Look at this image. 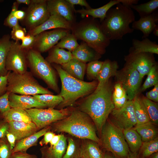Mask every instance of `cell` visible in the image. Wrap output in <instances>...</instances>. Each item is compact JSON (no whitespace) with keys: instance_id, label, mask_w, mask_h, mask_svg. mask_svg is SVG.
<instances>
[{"instance_id":"d590c367","label":"cell","mask_w":158,"mask_h":158,"mask_svg":"<svg viewBox=\"0 0 158 158\" xmlns=\"http://www.w3.org/2000/svg\"><path fill=\"white\" fill-rule=\"evenodd\" d=\"M139 13L140 18L150 15L158 8V0H151L139 5H132L130 6Z\"/></svg>"},{"instance_id":"816d5d0a","label":"cell","mask_w":158,"mask_h":158,"mask_svg":"<svg viewBox=\"0 0 158 158\" xmlns=\"http://www.w3.org/2000/svg\"><path fill=\"white\" fill-rule=\"evenodd\" d=\"M9 129V123L3 119L0 120V139L6 137Z\"/></svg>"},{"instance_id":"e575fe53","label":"cell","mask_w":158,"mask_h":158,"mask_svg":"<svg viewBox=\"0 0 158 158\" xmlns=\"http://www.w3.org/2000/svg\"><path fill=\"white\" fill-rule=\"evenodd\" d=\"M112 99L114 108L116 109L123 107L128 100L126 90L118 83H116L114 86Z\"/></svg>"},{"instance_id":"f6af8a7d","label":"cell","mask_w":158,"mask_h":158,"mask_svg":"<svg viewBox=\"0 0 158 158\" xmlns=\"http://www.w3.org/2000/svg\"><path fill=\"white\" fill-rule=\"evenodd\" d=\"M9 93L10 92L7 91L0 96V113L2 118L11 108L9 100Z\"/></svg>"},{"instance_id":"e0dca14e","label":"cell","mask_w":158,"mask_h":158,"mask_svg":"<svg viewBox=\"0 0 158 158\" xmlns=\"http://www.w3.org/2000/svg\"><path fill=\"white\" fill-rule=\"evenodd\" d=\"M73 24L58 15H51L44 22L28 31L27 33L35 36L41 32L50 29L62 28L71 30Z\"/></svg>"},{"instance_id":"cb8c5ba5","label":"cell","mask_w":158,"mask_h":158,"mask_svg":"<svg viewBox=\"0 0 158 158\" xmlns=\"http://www.w3.org/2000/svg\"><path fill=\"white\" fill-rule=\"evenodd\" d=\"M118 68V63L115 61H112L107 59L103 61L96 79L98 82L97 87H101L111 77L115 76Z\"/></svg>"},{"instance_id":"30bf717a","label":"cell","mask_w":158,"mask_h":158,"mask_svg":"<svg viewBox=\"0 0 158 158\" xmlns=\"http://www.w3.org/2000/svg\"><path fill=\"white\" fill-rule=\"evenodd\" d=\"M25 110L29 115L32 122L39 130L63 119L71 113L68 108L56 110L52 108H33Z\"/></svg>"},{"instance_id":"ac0fdd59","label":"cell","mask_w":158,"mask_h":158,"mask_svg":"<svg viewBox=\"0 0 158 158\" xmlns=\"http://www.w3.org/2000/svg\"><path fill=\"white\" fill-rule=\"evenodd\" d=\"M9 100L11 108L17 107L26 110L33 108L44 109L47 107L45 104L39 102L31 95L10 93Z\"/></svg>"},{"instance_id":"277c9868","label":"cell","mask_w":158,"mask_h":158,"mask_svg":"<svg viewBox=\"0 0 158 158\" xmlns=\"http://www.w3.org/2000/svg\"><path fill=\"white\" fill-rule=\"evenodd\" d=\"M73 24L72 33L77 39L82 40L101 55L104 54L110 41L103 32L100 22L96 18L88 16Z\"/></svg>"},{"instance_id":"91938a15","label":"cell","mask_w":158,"mask_h":158,"mask_svg":"<svg viewBox=\"0 0 158 158\" xmlns=\"http://www.w3.org/2000/svg\"><path fill=\"white\" fill-rule=\"evenodd\" d=\"M16 1L19 5L23 4L28 6L31 2V0H16Z\"/></svg>"},{"instance_id":"74e56055","label":"cell","mask_w":158,"mask_h":158,"mask_svg":"<svg viewBox=\"0 0 158 158\" xmlns=\"http://www.w3.org/2000/svg\"><path fill=\"white\" fill-rule=\"evenodd\" d=\"M141 98L147 111L150 121L154 124H157L158 122V104L144 96Z\"/></svg>"},{"instance_id":"bcb514c9","label":"cell","mask_w":158,"mask_h":158,"mask_svg":"<svg viewBox=\"0 0 158 158\" xmlns=\"http://www.w3.org/2000/svg\"><path fill=\"white\" fill-rule=\"evenodd\" d=\"M12 150L6 137L0 139V158H11Z\"/></svg>"},{"instance_id":"52a82bcc","label":"cell","mask_w":158,"mask_h":158,"mask_svg":"<svg viewBox=\"0 0 158 158\" xmlns=\"http://www.w3.org/2000/svg\"><path fill=\"white\" fill-rule=\"evenodd\" d=\"M28 66L32 75L43 80L49 88L59 92L56 73L50 63L41 53L32 48L26 51Z\"/></svg>"},{"instance_id":"7c38bea8","label":"cell","mask_w":158,"mask_h":158,"mask_svg":"<svg viewBox=\"0 0 158 158\" xmlns=\"http://www.w3.org/2000/svg\"><path fill=\"white\" fill-rule=\"evenodd\" d=\"M26 51L21 48L19 41H11L6 61L7 71L22 74L27 71Z\"/></svg>"},{"instance_id":"7bdbcfd3","label":"cell","mask_w":158,"mask_h":158,"mask_svg":"<svg viewBox=\"0 0 158 158\" xmlns=\"http://www.w3.org/2000/svg\"><path fill=\"white\" fill-rule=\"evenodd\" d=\"M68 145L62 158H80V148L77 147L72 138H68Z\"/></svg>"},{"instance_id":"ab89813d","label":"cell","mask_w":158,"mask_h":158,"mask_svg":"<svg viewBox=\"0 0 158 158\" xmlns=\"http://www.w3.org/2000/svg\"><path fill=\"white\" fill-rule=\"evenodd\" d=\"M158 152V138L143 142L140 149V154L142 157L146 158Z\"/></svg>"},{"instance_id":"836d02e7","label":"cell","mask_w":158,"mask_h":158,"mask_svg":"<svg viewBox=\"0 0 158 158\" xmlns=\"http://www.w3.org/2000/svg\"><path fill=\"white\" fill-rule=\"evenodd\" d=\"M3 119L8 122L19 121L30 123L32 122L30 116L25 110L17 107L11 108L3 117Z\"/></svg>"},{"instance_id":"f907efd6","label":"cell","mask_w":158,"mask_h":158,"mask_svg":"<svg viewBox=\"0 0 158 158\" xmlns=\"http://www.w3.org/2000/svg\"><path fill=\"white\" fill-rule=\"evenodd\" d=\"M8 72L6 75L0 76V96L3 95L7 92Z\"/></svg>"},{"instance_id":"4dcf8cb0","label":"cell","mask_w":158,"mask_h":158,"mask_svg":"<svg viewBox=\"0 0 158 158\" xmlns=\"http://www.w3.org/2000/svg\"><path fill=\"white\" fill-rule=\"evenodd\" d=\"M133 101L134 112L137 121L136 125L142 124L150 121L145 107L141 98L138 94L135 97Z\"/></svg>"},{"instance_id":"44dd1931","label":"cell","mask_w":158,"mask_h":158,"mask_svg":"<svg viewBox=\"0 0 158 158\" xmlns=\"http://www.w3.org/2000/svg\"><path fill=\"white\" fill-rule=\"evenodd\" d=\"M50 126H47L31 135L18 141L12 150V154L18 152H26L31 147L36 145L38 140L50 129Z\"/></svg>"},{"instance_id":"9c48e42d","label":"cell","mask_w":158,"mask_h":158,"mask_svg":"<svg viewBox=\"0 0 158 158\" xmlns=\"http://www.w3.org/2000/svg\"><path fill=\"white\" fill-rule=\"evenodd\" d=\"M117 82L126 90L129 100H132L140 90L142 81L139 73L131 64L126 63L124 67L118 71L115 75Z\"/></svg>"},{"instance_id":"ba28073f","label":"cell","mask_w":158,"mask_h":158,"mask_svg":"<svg viewBox=\"0 0 158 158\" xmlns=\"http://www.w3.org/2000/svg\"><path fill=\"white\" fill-rule=\"evenodd\" d=\"M101 144L119 158H126L129 148L123 131L113 123H105L101 132Z\"/></svg>"},{"instance_id":"94428289","label":"cell","mask_w":158,"mask_h":158,"mask_svg":"<svg viewBox=\"0 0 158 158\" xmlns=\"http://www.w3.org/2000/svg\"><path fill=\"white\" fill-rule=\"evenodd\" d=\"M126 158H139L137 153L129 152Z\"/></svg>"},{"instance_id":"9a60e30c","label":"cell","mask_w":158,"mask_h":158,"mask_svg":"<svg viewBox=\"0 0 158 158\" xmlns=\"http://www.w3.org/2000/svg\"><path fill=\"white\" fill-rule=\"evenodd\" d=\"M125 60L138 72L142 80L145 75H147L152 67L157 63L153 54L150 53L130 51L129 54L125 56Z\"/></svg>"},{"instance_id":"b9f144b4","label":"cell","mask_w":158,"mask_h":158,"mask_svg":"<svg viewBox=\"0 0 158 158\" xmlns=\"http://www.w3.org/2000/svg\"><path fill=\"white\" fill-rule=\"evenodd\" d=\"M103 63V61L96 60L88 63L86 69L87 77L89 80L96 79Z\"/></svg>"},{"instance_id":"4316f807","label":"cell","mask_w":158,"mask_h":158,"mask_svg":"<svg viewBox=\"0 0 158 158\" xmlns=\"http://www.w3.org/2000/svg\"><path fill=\"white\" fill-rule=\"evenodd\" d=\"M45 59L49 63L61 65L66 63L73 58L71 52L59 48L55 45L49 50Z\"/></svg>"},{"instance_id":"7dc6e473","label":"cell","mask_w":158,"mask_h":158,"mask_svg":"<svg viewBox=\"0 0 158 158\" xmlns=\"http://www.w3.org/2000/svg\"><path fill=\"white\" fill-rule=\"evenodd\" d=\"M27 33L26 29L19 25L12 28L10 35L11 38L15 41H19L21 40Z\"/></svg>"},{"instance_id":"83f0119b","label":"cell","mask_w":158,"mask_h":158,"mask_svg":"<svg viewBox=\"0 0 158 158\" xmlns=\"http://www.w3.org/2000/svg\"><path fill=\"white\" fill-rule=\"evenodd\" d=\"M130 51L135 53H146L158 54V45L147 38L140 41L136 39L132 40V47Z\"/></svg>"},{"instance_id":"8fae6325","label":"cell","mask_w":158,"mask_h":158,"mask_svg":"<svg viewBox=\"0 0 158 158\" xmlns=\"http://www.w3.org/2000/svg\"><path fill=\"white\" fill-rule=\"evenodd\" d=\"M47 0H31L25 11V15L23 20L20 21L28 31L40 25L49 17Z\"/></svg>"},{"instance_id":"9f6ffc18","label":"cell","mask_w":158,"mask_h":158,"mask_svg":"<svg viewBox=\"0 0 158 158\" xmlns=\"http://www.w3.org/2000/svg\"><path fill=\"white\" fill-rule=\"evenodd\" d=\"M6 137L10 145L11 149L12 150L15 145L16 141V137L13 134L7 131L6 135Z\"/></svg>"},{"instance_id":"8992f818","label":"cell","mask_w":158,"mask_h":158,"mask_svg":"<svg viewBox=\"0 0 158 158\" xmlns=\"http://www.w3.org/2000/svg\"><path fill=\"white\" fill-rule=\"evenodd\" d=\"M7 91L20 95H32L42 94H53L42 87L30 72L27 71L18 74L8 71Z\"/></svg>"},{"instance_id":"8d00e7d4","label":"cell","mask_w":158,"mask_h":158,"mask_svg":"<svg viewBox=\"0 0 158 158\" xmlns=\"http://www.w3.org/2000/svg\"><path fill=\"white\" fill-rule=\"evenodd\" d=\"M32 96L38 101L45 104L48 108H54L63 101L62 97L59 95L42 94Z\"/></svg>"},{"instance_id":"7402d4cb","label":"cell","mask_w":158,"mask_h":158,"mask_svg":"<svg viewBox=\"0 0 158 158\" xmlns=\"http://www.w3.org/2000/svg\"><path fill=\"white\" fill-rule=\"evenodd\" d=\"M123 0H111L104 5L97 8H91L87 9L82 8L81 9L75 10L76 13L80 14L82 18L90 16L95 18L100 19V22L102 21L104 18L108 11L114 5L120 3L123 4Z\"/></svg>"},{"instance_id":"f1b7e54d","label":"cell","mask_w":158,"mask_h":158,"mask_svg":"<svg viewBox=\"0 0 158 158\" xmlns=\"http://www.w3.org/2000/svg\"><path fill=\"white\" fill-rule=\"evenodd\" d=\"M98 144L91 140L84 143L80 147V158H104V154Z\"/></svg>"},{"instance_id":"6125c7cd","label":"cell","mask_w":158,"mask_h":158,"mask_svg":"<svg viewBox=\"0 0 158 158\" xmlns=\"http://www.w3.org/2000/svg\"><path fill=\"white\" fill-rule=\"evenodd\" d=\"M153 34L156 36H158V25H156L153 31Z\"/></svg>"},{"instance_id":"7a4b0ae2","label":"cell","mask_w":158,"mask_h":158,"mask_svg":"<svg viewBox=\"0 0 158 158\" xmlns=\"http://www.w3.org/2000/svg\"><path fill=\"white\" fill-rule=\"evenodd\" d=\"M116 5L108 11L104 19L100 22L103 32L110 41L121 40L124 35L134 30L129 26L135 21L132 9L121 3Z\"/></svg>"},{"instance_id":"5b68a950","label":"cell","mask_w":158,"mask_h":158,"mask_svg":"<svg viewBox=\"0 0 158 158\" xmlns=\"http://www.w3.org/2000/svg\"><path fill=\"white\" fill-rule=\"evenodd\" d=\"M54 66L61 80V89L59 94L63 99L59 107L61 109L72 105L79 98L92 93L96 88L97 81L87 82L79 80L70 75L58 64Z\"/></svg>"},{"instance_id":"4fadbf2b","label":"cell","mask_w":158,"mask_h":158,"mask_svg":"<svg viewBox=\"0 0 158 158\" xmlns=\"http://www.w3.org/2000/svg\"><path fill=\"white\" fill-rule=\"evenodd\" d=\"M71 31L66 29L58 28L41 32L35 36V42L32 48L41 53L49 51Z\"/></svg>"},{"instance_id":"6f0895ef","label":"cell","mask_w":158,"mask_h":158,"mask_svg":"<svg viewBox=\"0 0 158 158\" xmlns=\"http://www.w3.org/2000/svg\"><path fill=\"white\" fill-rule=\"evenodd\" d=\"M25 11L21 10H16L14 13V15L16 18L20 21L23 20L25 16Z\"/></svg>"},{"instance_id":"be15d7a7","label":"cell","mask_w":158,"mask_h":158,"mask_svg":"<svg viewBox=\"0 0 158 158\" xmlns=\"http://www.w3.org/2000/svg\"><path fill=\"white\" fill-rule=\"evenodd\" d=\"M150 156H151V158H158V152L155 153Z\"/></svg>"},{"instance_id":"6da1fadb","label":"cell","mask_w":158,"mask_h":158,"mask_svg":"<svg viewBox=\"0 0 158 158\" xmlns=\"http://www.w3.org/2000/svg\"><path fill=\"white\" fill-rule=\"evenodd\" d=\"M114 87L109 79L95 90L81 104L80 110L87 114L101 133L109 114L114 109L112 99Z\"/></svg>"},{"instance_id":"e7e4bbea","label":"cell","mask_w":158,"mask_h":158,"mask_svg":"<svg viewBox=\"0 0 158 158\" xmlns=\"http://www.w3.org/2000/svg\"><path fill=\"white\" fill-rule=\"evenodd\" d=\"M104 158H114L111 155L109 154H104Z\"/></svg>"},{"instance_id":"d4e9b609","label":"cell","mask_w":158,"mask_h":158,"mask_svg":"<svg viewBox=\"0 0 158 158\" xmlns=\"http://www.w3.org/2000/svg\"><path fill=\"white\" fill-rule=\"evenodd\" d=\"M61 134L60 139L56 145L41 149L42 158H62L67 148V138L63 134Z\"/></svg>"},{"instance_id":"ee69618b","label":"cell","mask_w":158,"mask_h":158,"mask_svg":"<svg viewBox=\"0 0 158 158\" xmlns=\"http://www.w3.org/2000/svg\"><path fill=\"white\" fill-rule=\"evenodd\" d=\"M19 5L16 1L13 2L10 13L4 20V25L12 28L19 25L18 20L14 15L15 11L18 9Z\"/></svg>"},{"instance_id":"db71d44e","label":"cell","mask_w":158,"mask_h":158,"mask_svg":"<svg viewBox=\"0 0 158 158\" xmlns=\"http://www.w3.org/2000/svg\"><path fill=\"white\" fill-rule=\"evenodd\" d=\"M11 158H38L34 154H31L27 152H18L12 154Z\"/></svg>"},{"instance_id":"f35d334b","label":"cell","mask_w":158,"mask_h":158,"mask_svg":"<svg viewBox=\"0 0 158 158\" xmlns=\"http://www.w3.org/2000/svg\"><path fill=\"white\" fill-rule=\"evenodd\" d=\"M77 40L74 35L69 33L63 37L55 46L59 48L67 49L72 52L79 45Z\"/></svg>"},{"instance_id":"f5cc1de1","label":"cell","mask_w":158,"mask_h":158,"mask_svg":"<svg viewBox=\"0 0 158 158\" xmlns=\"http://www.w3.org/2000/svg\"><path fill=\"white\" fill-rule=\"evenodd\" d=\"M55 134L52 132L48 131L44 135L43 138L40 142V145H47L51 141Z\"/></svg>"},{"instance_id":"003e7915","label":"cell","mask_w":158,"mask_h":158,"mask_svg":"<svg viewBox=\"0 0 158 158\" xmlns=\"http://www.w3.org/2000/svg\"><path fill=\"white\" fill-rule=\"evenodd\" d=\"M141 158H145L142 157H141Z\"/></svg>"},{"instance_id":"3957f363","label":"cell","mask_w":158,"mask_h":158,"mask_svg":"<svg viewBox=\"0 0 158 158\" xmlns=\"http://www.w3.org/2000/svg\"><path fill=\"white\" fill-rule=\"evenodd\" d=\"M90 118L80 110H75L63 119L53 123L52 129L57 132H65L81 139H87L101 144Z\"/></svg>"},{"instance_id":"484cf974","label":"cell","mask_w":158,"mask_h":158,"mask_svg":"<svg viewBox=\"0 0 158 158\" xmlns=\"http://www.w3.org/2000/svg\"><path fill=\"white\" fill-rule=\"evenodd\" d=\"M61 67L68 74L80 80H83L87 65L76 58L61 65Z\"/></svg>"},{"instance_id":"603a6c76","label":"cell","mask_w":158,"mask_h":158,"mask_svg":"<svg viewBox=\"0 0 158 158\" xmlns=\"http://www.w3.org/2000/svg\"><path fill=\"white\" fill-rule=\"evenodd\" d=\"M71 52L73 57L85 63L98 60L101 57V55L83 41Z\"/></svg>"},{"instance_id":"f546056e","label":"cell","mask_w":158,"mask_h":158,"mask_svg":"<svg viewBox=\"0 0 158 158\" xmlns=\"http://www.w3.org/2000/svg\"><path fill=\"white\" fill-rule=\"evenodd\" d=\"M10 35L5 34L0 38V76L6 75L8 71L6 69V59L11 47V41Z\"/></svg>"},{"instance_id":"680465c9","label":"cell","mask_w":158,"mask_h":158,"mask_svg":"<svg viewBox=\"0 0 158 158\" xmlns=\"http://www.w3.org/2000/svg\"><path fill=\"white\" fill-rule=\"evenodd\" d=\"M61 134L55 135L49 142L50 146H55L59 143L60 139Z\"/></svg>"},{"instance_id":"2e32d148","label":"cell","mask_w":158,"mask_h":158,"mask_svg":"<svg viewBox=\"0 0 158 158\" xmlns=\"http://www.w3.org/2000/svg\"><path fill=\"white\" fill-rule=\"evenodd\" d=\"M47 2L50 15H57L73 24L75 23V10L66 0H47Z\"/></svg>"},{"instance_id":"03108f58","label":"cell","mask_w":158,"mask_h":158,"mask_svg":"<svg viewBox=\"0 0 158 158\" xmlns=\"http://www.w3.org/2000/svg\"><path fill=\"white\" fill-rule=\"evenodd\" d=\"M1 117H1V114H0V118ZM0 120H1L0 119Z\"/></svg>"},{"instance_id":"5bb4252c","label":"cell","mask_w":158,"mask_h":158,"mask_svg":"<svg viewBox=\"0 0 158 158\" xmlns=\"http://www.w3.org/2000/svg\"><path fill=\"white\" fill-rule=\"evenodd\" d=\"M111 114L113 123L122 131L133 128L136 125L133 100H128L120 108H114Z\"/></svg>"},{"instance_id":"11a10c76","label":"cell","mask_w":158,"mask_h":158,"mask_svg":"<svg viewBox=\"0 0 158 158\" xmlns=\"http://www.w3.org/2000/svg\"><path fill=\"white\" fill-rule=\"evenodd\" d=\"M66 1L73 6L75 5H79L85 6L87 9L92 8L85 0H66Z\"/></svg>"},{"instance_id":"d6986e66","label":"cell","mask_w":158,"mask_h":158,"mask_svg":"<svg viewBox=\"0 0 158 158\" xmlns=\"http://www.w3.org/2000/svg\"><path fill=\"white\" fill-rule=\"evenodd\" d=\"M8 123V131L15 136L16 140L18 141L31 135L39 130L32 122L30 123L19 121Z\"/></svg>"},{"instance_id":"d6a6232c","label":"cell","mask_w":158,"mask_h":158,"mask_svg":"<svg viewBox=\"0 0 158 158\" xmlns=\"http://www.w3.org/2000/svg\"><path fill=\"white\" fill-rule=\"evenodd\" d=\"M154 124L150 121L136 125L134 128L140 136L142 142L149 141L157 137L158 131Z\"/></svg>"},{"instance_id":"681fc988","label":"cell","mask_w":158,"mask_h":158,"mask_svg":"<svg viewBox=\"0 0 158 158\" xmlns=\"http://www.w3.org/2000/svg\"><path fill=\"white\" fill-rule=\"evenodd\" d=\"M146 97L156 102H158V84L154 86L152 89L146 94Z\"/></svg>"},{"instance_id":"c3c4849f","label":"cell","mask_w":158,"mask_h":158,"mask_svg":"<svg viewBox=\"0 0 158 158\" xmlns=\"http://www.w3.org/2000/svg\"><path fill=\"white\" fill-rule=\"evenodd\" d=\"M21 41V47L27 51L33 48L35 42V36L27 33Z\"/></svg>"},{"instance_id":"1f68e13d","label":"cell","mask_w":158,"mask_h":158,"mask_svg":"<svg viewBox=\"0 0 158 158\" xmlns=\"http://www.w3.org/2000/svg\"><path fill=\"white\" fill-rule=\"evenodd\" d=\"M125 140L131 152L137 153L142 143L141 138L134 128L123 131Z\"/></svg>"},{"instance_id":"ffe728a7","label":"cell","mask_w":158,"mask_h":158,"mask_svg":"<svg viewBox=\"0 0 158 158\" xmlns=\"http://www.w3.org/2000/svg\"><path fill=\"white\" fill-rule=\"evenodd\" d=\"M158 23V13L154 11L147 16L140 18L132 23V28L141 31L143 33L142 38H147L153 32Z\"/></svg>"},{"instance_id":"60d3db41","label":"cell","mask_w":158,"mask_h":158,"mask_svg":"<svg viewBox=\"0 0 158 158\" xmlns=\"http://www.w3.org/2000/svg\"><path fill=\"white\" fill-rule=\"evenodd\" d=\"M158 84V72L157 63L151 68L140 90L144 91L146 89Z\"/></svg>"}]
</instances>
